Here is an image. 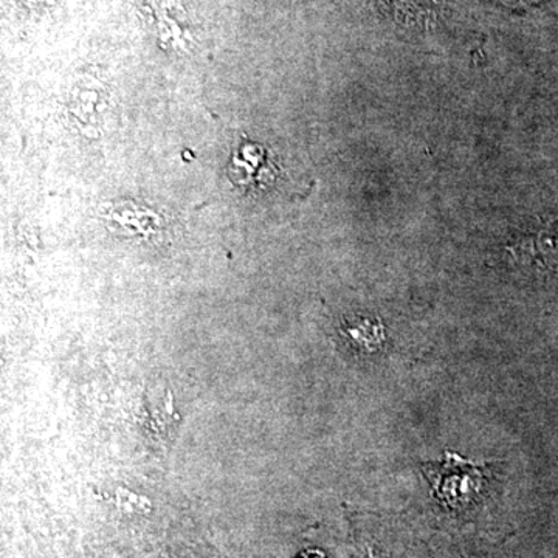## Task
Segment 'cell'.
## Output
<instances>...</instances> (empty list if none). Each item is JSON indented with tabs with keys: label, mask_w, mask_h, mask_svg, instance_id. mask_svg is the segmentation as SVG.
Wrapping results in <instances>:
<instances>
[{
	"label": "cell",
	"mask_w": 558,
	"mask_h": 558,
	"mask_svg": "<svg viewBox=\"0 0 558 558\" xmlns=\"http://www.w3.org/2000/svg\"><path fill=\"white\" fill-rule=\"evenodd\" d=\"M422 473L440 505L450 509L465 508L483 490L490 464L475 462L446 451L438 461L422 462Z\"/></svg>",
	"instance_id": "obj_1"
},
{
	"label": "cell",
	"mask_w": 558,
	"mask_h": 558,
	"mask_svg": "<svg viewBox=\"0 0 558 558\" xmlns=\"http://www.w3.org/2000/svg\"><path fill=\"white\" fill-rule=\"evenodd\" d=\"M266 171L269 172V161L266 160V153L258 146H241L234 154L233 165H231L234 182L242 183L244 186L253 185L260 180L269 179Z\"/></svg>",
	"instance_id": "obj_2"
},
{
	"label": "cell",
	"mask_w": 558,
	"mask_h": 558,
	"mask_svg": "<svg viewBox=\"0 0 558 558\" xmlns=\"http://www.w3.org/2000/svg\"><path fill=\"white\" fill-rule=\"evenodd\" d=\"M396 21L417 24L427 21L438 5V0H381Z\"/></svg>",
	"instance_id": "obj_3"
},
{
	"label": "cell",
	"mask_w": 558,
	"mask_h": 558,
	"mask_svg": "<svg viewBox=\"0 0 558 558\" xmlns=\"http://www.w3.org/2000/svg\"><path fill=\"white\" fill-rule=\"evenodd\" d=\"M304 558H323L322 554L314 553V554H307Z\"/></svg>",
	"instance_id": "obj_4"
}]
</instances>
